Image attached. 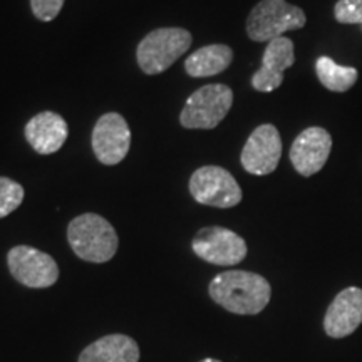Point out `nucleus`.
Instances as JSON below:
<instances>
[{"mask_svg": "<svg viewBox=\"0 0 362 362\" xmlns=\"http://www.w3.org/2000/svg\"><path fill=\"white\" fill-rule=\"evenodd\" d=\"M208 293L220 307L238 315H255L269 305V280L247 270H226L210 282Z\"/></svg>", "mask_w": 362, "mask_h": 362, "instance_id": "obj_1", "label": "nucleus"}, {"mask_svg": "<svg viewBox=\"0 0 362 362\" xmlns=\"http://www.w3.org/2000/svg\"><path fill=\"white\" fill-rule=\"evenodd\" d=\"M67 242L79 259L90 264L110 262L119 245L115 226L96 214L76 216L67 226Z\"/></svg>", "mask_w": 362, "mask_h": 362, "instance_id": "obj_2", "label": "nucleus"}, {"mask_svg": "<svg viewBox=\"0 0 362 362\" xmlns=\"http://www.w3.org/2000/svg\"><path fill=\"white\" fill-rule=\"evenodd\" d=\"M192 34L181 27H161L153 30L138 45L136 59L144 74L155 76L170 69L188 51Z\"/></svg>", "mask_w": 362, "mask_h": 362, "instance_id": "obj_3", "label": "nucleus"}, {"mask_svg": "<svg viewBox=\"0 0 362 362\" xmlns=\"http://www.w3.org/2000/svg\"><path fill=\"white\" fill-rule=\"evenodd\" d=\"M305 24L307 17L300 7L285 0H260L248 13L247 34L255 42H270Z\"/></svg>", "mask_w": 362, "mask_h": 362, "instance_id": "obj_4", "label": "nucleus"}, {"mask_svg": "<svg viewBox=\"0 0 362 362\" xmlns=\"http://www.w3.org/2000/svg\"><path fill=\"white\" fill-rule=\"evenodd\" d=\"M233 104V90L225 84H208L187 99L180 123L187 129H214L225 119Z\"/></svg>", "mask_w": 362, "mask_h": 362, "instance_id": "obj_5", "label": "nucleus"}, {"mask_svg": "<svg viewBox=\"0 0 362 362\" xmlns=\"http://www.w3.org/2000/svg\"><path fill=\"white\" fill-rule=\"evenodd\" d=\"M189 193L198 203L214 208H233L242 202V188L233 175L220 166H202L189 178Z\"/></svg>", "mask_w": 362, "mask_h": 362, "instance_id": "obj_6", "label": "nucleus"}, {"mask_svg": "<svg viewBox=\"0 0 362 362\" xmlns=\"http://www.w3.org/2000/svg\"><path fill=\"white\" fill-rule=\"evenodd\" d=\"M7 265L12 277L29 288L52 287L59 279L56 260L34 247H13L7 253Z\"/></svg>", "mask_w": 362, "mask_h": 362, "instance_id": "obj_7", "label": "nucleus"}, {"mask_svg": "<svg viewBox=\"0 0 362 362\" xmlns=\"http://www.w3.org/2000/svg\"><path fill=\"white\" fill-rule=\"evenodd\" d=\"M193 252L208 264L232 267L247 257V243L240 235L225 226H206L194 235Z\"/></svg>", "mask_w": 362, "mask_h": 362, "instance_id": "obj_8", "label": "nucleus"}, {"mask_svg": "<svg viewBox=\"0 0 362 362\" xmlns=\"http://www.w3.org/2000/svg\"><path fill=\"white\" fill-rule=\"evenodd\" d=\"M282 158V138L274 124H262L248 136L240 155L243 170L250 175L265 176L277 170Z\"/></svg>", "mask_w": 362, "mask_h": 362, "instance_id": "obj_9", "label": "nucleus"}, {"mask_svg": "<svg viewBox=\"0 0 362 362\" xmlns=\"http://www.w3.org/2000/svg\"><path fill=\"white\" fill-rule=\"evenodd\" d=\"M90 143L94 155L103 165L115 166L129 153L131 129L123 116L117 112H106L94 126Z\"/></svg>", "mask_w": 362, "mask_h": 362, "instance_id": "obj_10", "label": "nucleus"}, {"mask_svg": "<svg viewBox=\"0 0 362 362\" xmlns=\"http://www.w3.org/2000/svg\"><path fill=\"white\" fill-rule=\"evenodd\" d=\"M332 149V136L327 129L312 126L302 131L293 139L291 148V163L300 176L319 173L324 168Z\"/></svg>", "mask_w": 362, "mask_h": 362, "instance_id": "obj_11", "label": "nucleus"}, {"mask_svg": "<svg viewBox=\"0 0 362 362\" xmlns=\"http://www.w3.org/2000/svg\"><path fill=\"white\" fill-rule=\"evenodd\" d=\"M296 62V49L288 37L267 42L262 67L252 76V88L259 93H272L284 83V72Z\"/></svg>", "mask_w": 362, "mask_h": 362, "instance_id": "obj_12", "label": "nucleus"}, {"mask_svg": "<svg viewBox=\"0 0 362 362\" xmlns=\"http://www.w3.org/2000/svg\"><path fill=\"white\" fill-rule=\"evenodd\" d=\"M362 324V288L347 287L330 302L324 317V330L329 337L342 339L354 334Z\"/></svg>", "mask_w": 362, "mask_h": 362, "instance_id": "obj_13", "label": "nucleus"}, {"mask_svg": "<svg viewBox=\"0 0 362 362\" xmlns=\"http://www.w3.org/2000/svg\"><path fill=\"white\" fill-rule=\"evenodd\" d=\"M24 134L27 143L33 146L35 153L52 155L66 143L69 129H67L64 117L59 116L57 112L44 111L27 121Z\"/></svg>", "mask_w": 362, "mask_h": 362, "instance_id": "obj_14", "label": "nucleus"}, {"mask_svg": "<svg viewBox=\"0 0 362 362\" xmlns=\"http://www.w3.org/2000/svg\"><path fill=\"white\" fill-rule=\"evenodd\" d=\"M139 346L124 334H110L89 344L79 354L78 362H138Z\"/></svg>", "mask_w": 362, "mask_h": 362, "instance_id": "obj_15", "label": "nucleus"}, {"mask_svg": "<svg viewBox=\"0 0 362 362\" xmlns=\"http://www.w3.org/2000/svg\"><path fill=\"white\" fill-rule=\"evenodd\" d=\"M232 61V47L225 44H211L194 51L185 62V71L192 78H211L228 69Z\"/></svg>", "mask_w": 362, "mask_h": 362, "instance_id": "obj_16", "label": "nucleus"}, {"mask_svg": "<svg viewBox=\"0 0 362 362\" xmlns=\"http://www.w3.org/2000/svg\"><path fill=\"white\" fill-rule=\"evenodd\" d=\"M315 72L320 84L332 93H347L359 78V72L356 67L341 66L327 56H320L317 59Z\"/></svg>", "mask_w": 362, "mask_h": 362, "instance_id": "obj_17", "label": "nucleus"}, {"mask_svg": "<svg viewBox=\"0 0 362 362\" xmlns=\"http://www.w3.org/2000/svg\"><path fill=\"white\" fill-rule=\"evenodd\" d=\"M24 188L21 183L0 176V218L11 215L24 202Z\"/></svg>", "mask_w": 362, "mask_h": 362, "instance_id": "obj_18", "label": "nucleus"}, {"mask_svg": "<svg viewBox=\"0 0 362 362\" xmlns=\"http://www.w3.org/2000/svg\"><path fill=\"white\" fill-rule=\"evenodd\" d=\"M334 17L339 24H362V0H337Z\"/></svg>", "mask_w": 362, "mask_h": 362, "instance_id": "obj_19", "label": "nucleus"}, {"mask_svg": "<svg viewBox=\"0 0 362 362\" xmlns=\"http://www.w3.org/2000/svg\"><path fill=\"white\" fill-rule=\"evenodd\" d=\"M64 2L66 0H30V8L39 21L51 22L59 16Z\"/></svg>", "mask_w": 362, "mask_h": 362, "instance_id": "obj_20", "label": "nucleus"}, {"mask_svg": "<svg viewBox=\"0 0 362 362\" xmlns=\"http://www.w3.org/2000/svg\"><path fill=\"white\" fill-rule=\"evenodd\" d=\"M200 362H221V361H218V359H210V357H208V359H203V361H200Z\"/></svg>", "mask_w": 362, "mask_h": 362, "instance_id": "obj_21", "label": "nucleus"}]
</instances>
